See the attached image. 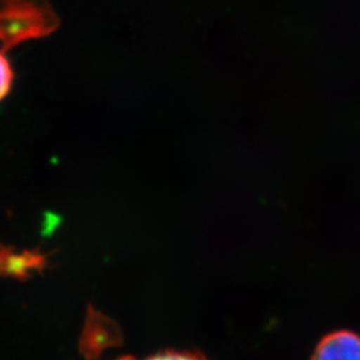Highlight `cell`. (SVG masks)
Returning <instances> with one entry per match:
<instances>
[{
    "label": "cell",
    "instance_id": "3",
    "mask_svg": "<svg viewBox=\"0 0 360 360\" xmlns=\"http://www.w3.org/2000/svg\"><path fill=\"white\" fill-rule=\"evenodd\" d=\"M13 80V71L6 56V52L0 50V102L7 96L11 90Z\"/></svg>",
    "mask_w": 360,
    "mask_h": 360
},
{
    "label": "cell",
    "instance_id": "2",
    "mask_svg": "<svg viewBox=\"0 0 360 360\" xmlns=\"http://www.w3.org/2000/svg\"><path fill=\"white\" fill-rule=\"evenodd\" d=\"M311 360H360V335L349 330L326 335Z\"/></svg>",
    "mask_w": 360,
    "mask_h": 360
},
{
    "label": "cell",
    "instance_id": "4",
    "mask_svg": "<svg viewBox=\"0 0 360 360\" xmlns=\"http://www.w3.org/2000/svg\"><path fill=\"white\" fill-rule=\"evenodd\" d=\"M119 360H136L134 358H122ZM146 360H207L199 354L187 352V351H163L154 356H150Z\"/></svg>",
    "mask_w": 360,
    "mask_h": 360
},
{
    "label": "cell",
    "instance_id": "1",
    "mask_svg": "<svg viewBox=\"0 0 360 360\" xmlns=\"http://www.w3.org/2000/svg\"><path fill=\"white\" fill-rule=\"evenodd\" d=\"M59 16L44 0H0V46L4 52L58 30Z\"/></svg>",
    "mask_w": 360,
    "mask_h": 360
}]
</instances>
